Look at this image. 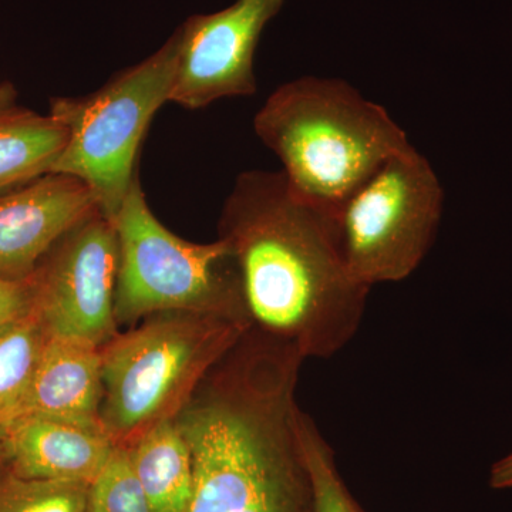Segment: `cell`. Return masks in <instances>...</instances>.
<instances>
[{
	"label": "cell",
	"mask_w": 512,
	"mask_h": 512,
	"mask_svg": "<svg viewBox=\"0 0 512 512\" xmlns=\"http://www.w3.org/2000/svg\"><path fill=\"white\" fill-rule=\"evenodd\" d=\"M305 357L249 328L175 417L190 446L187 512H316L299 441Z\"/></svg>",
	"instance_id": "obj_1"
},
{
	"label": "cell",
	"mask_w": 512,
	"mask_h": 512,
	"mask_svg": "<svg viewBox=\"0 0 512 512\" xmlns=\"http://www.w3.org/2000/svg\"><path fill=\"white\" fill-rule=\"evenodd\" d=\"M218 238L237 259L252 328L305 359H329L352 342L370 288L350 274L338 218L295 194L281 171L238 175Z\"/></svg>",
	"instance_id": "obj_2"
},
{
	"label": "cell",
	"mask_w": 512,
	"mask_h": 512,
	"mask_svg": "<svg viewBox=\"0 0 512 512\" xmlns=\"http://www.w3.org/2000/svg\"><path fill=\"white\" fill-rule=\"evenodd\" d=\"M254 130L292 191L336 218L357 188L412 146L384 107L330 77L279 86L256 113Z\"/></svg>",
	"instance_id": "obj_3"
},
{
	"label": "cell",
	"mask_w": 512,
	"mask_h": 512,
	"mask_svg": "<svg viewBox=\"0 0 512 512\" xmlns=\"http://www.w3.org/2000/svg\"><path fill=\"white\" fill-rule=\"evenodd\" d=\"M249 323L211 313H154L100 349V426L128 448L174 420Z\"/></svg>",
	"instance_id": "obj_4"
},
{
	"label": "cell",
	"mask_w": 512,
	"mask_h": 512,
	"mask_svg": "<svg viewBox=\"0 0 512 512\" xmlns=\"http://www.w3.org/2000/svg\"><path fill=\"white\" fill-rule=\"evenodd\" d=\"M111 222L120 247L114 295L119 328L171 311L211 313L251 325L231 247L220 238L195 244L173 234L151 211L140 177Z\"/></svg>",
	"instance_id": "obj_5"
},
{
	"label": "cell",
	"mask_w": 512,
	"mask_h": 512,
	"mask_svg": "<svg viewBox=\"0 0 512 512\" xmlns=\"http://www.w3.org/2000/svg\"><path fill=\"white\" fill-rule=\"evenodd\" d=\"M177 53L173 33L157 52L121 70L96 92L50 103V114L67 130L66 147L52 173L82 180L110 221L138 177V151L151 121L170 103Z\"/></svg>",
	"instance_id": "obj_6"
},
{
	"label": "cell",
	"mask_w": 512,
	"mask_h": 512,
	"mask_svg": "<svg viewBox=\"0 0 512 512\" xmlns=\"http://www.w3.org/2000/svg\"><path fill=\"white\" fill-rule=\"evenodd\" d=\"M443 208V187L429 160L413 146L394 154L339 212L350 274L370 289L409 278L429 254Z\"/></svg>",
	"instance_id": "obj_7"
},
{
	"label": "cell",
	"mask_w": 512,
	"mask_h": 512,
	"mask_svg": "<svg viewBox=\"0 0 512 512\" xmlns=\"http://www.w3.org/2000/svg\"><path fill=\"white\" fill-rule=\"evenodd\" d=\"M119 262L116 228L100 211L50 249L30 278L33 312L50 335L100 349L119 335L114 315Z\"/></svg>",
	"instance_id": "obj_8"
},
{
	"label": "cell",
	"mask_w": 512,
	"mask_h": 512,
	"mask_svg": "<svg viewBox=\"0 0 512 512\" xmlns=\"http://www.w3.org/2000/svg\"><path fill=\"white\" fill-rule=\"evenodd\" d=\"M285 0H237L194 15L175 30L177 70L170 103L201 110L215 101L256 93L254 59L265 26Z\"/></svg>",
	"instance_id": "obj_9"
},
{
	"label": "cell",
	"mask_w": 512,
	"mask_h": 512,
	"mask_svg": "<svg viewBox=\"0 0 512 512\" xmlns=\"http://www.w3.org/2000/svg\"><path fill=\"white\" fill-rule=\"evenodd\" d=\"M79 178L50 173L0 194V279L25 282L77 224L99 212Z\"/></svg>",
	"instance_id": "obj_10"
},
{
	"label": "cell",
	"mask_w": 512,
	"mask_h": 512,
	"mask_svg": "<svg viewBox=\"0 0 512 512\" xmlns=\"http://www.w3.org/2000/svg\"><path fill=\"white\" fill-rule=\"evenodd\" d=\"M0 441L15 476L89 484L116 448L100 427L45 416L5 421Z\"/></svg>",
	"instance_id": "obj_11"
},
{
	"label": "cell",
	"mask_w": 512,
	"mask_h": 512,
	"mask_svg": "<svg viewBox=\"0 0 512 512\" xmlns=\"http://www.w3.org/2000/svg\"><path fill=\"white\" fill-rule=\"evenodd\" d=\"M101 394L100 348L50 335L28 392L8 420L45 416L101 429Z\"/></svg>",
	"instance_id": "obj_12"
},
{
	"label": "cell",
	"mask_w": 512,
	"mask_h": 512,
	"mask_svg": "<svg viewBox=\"0 0 512 512\" xmlns=\"http://www.w3.org/2000/svg\"><path fill=\"white\" fill-rule=\"evenodd\" d=\"M153 512H187L194 487L190 446L174 420L158 424L127 448Z\"/></svg>",
	"instance_id": "obj_13"
},
{
	"label": "cell",
	"mask_w": 512,
	"mask_h": 512,
	"mask_svg": "<svg viewBox=\"0 0 512 512\" xmlns=\"http://www.w3.org/2000/svg\"><path fill=\"white\" fill-rule=\"evenodd\" d=\"M67 130L52 114L12 109L0 113V194L52 173Z\"/></svg>",
	"instance_id": "obj_14"
},
{
	"label": "cell",
	"mask_w": 512,
	"mask_h": 512,
	"mask_svg": "<svg viewBox=\"0 0 512 512\" xmlns=\"http://www.w3.org/2000/svg\"><path fill=\"white\" fill-rule=\"evenodd\" d=\"M50 333L35 312L0 332V424L28 392Z\"/></svg>",
	"instance_id": "obj_15"
},
{
	"label": "cell",
	"mask_w": 512,
	"mask_h": 512,
	"mask_svg": "<svg viewBox=\"0 0 512 512\" xmlns=\"http://www.w3.org/2000/svg\"><path fill=\"white\" fill-rule=\"evenodd\" d=\"M299 441L311 474L316 512H365L340 474L335 451L308 413H298Z\"/></svg>",
	"instance_id": "obj_16"
},
{
	"label": "cell",
	"mask_w": 512,
	"mask_h": 512,
	"mask_svg": "<svg viewBox=\"0 0 512 512\" xmlns=\"http://www.w3.org/2000/svg\"><path fill=\"white\" fill-rule=\"evenodd\" d=\"M89 483L35 480L9 473L0 481V512H92Z\"/></svg>",
	"instance_id": "obj_17"
},
{
	"label": "cell",
	"mask_w": 512,
	"mask_h": 512,
	"mask_svg": "<svg viewBox=\"0 0 512 512\" xmlns=\"http://www.w3.org/2000/svg\"><path fill=\"white\" fill-rule=\"evenodd\" d=\"M92 512H153L127 448L116 447L90 488Z\"/></svg>",
	"instance_id": "obj_18"
},
{
	"label": "cell",
	"mask_w": 512,
	"mask_h": 512,
	"mask_svg": "<svg viewBox=\"0 0 512 512\" xmlns=\"http://www.w3.org/2000/svg\"><path fill=\"white\" fill-rule=\"evenodd\" d=\"M33 311V288L29 281L0 279V332Z\"/></svg>",
	"instance_id": "obj_19"
},
{
	"label": "cell",
	"mask_w": 512,
	"mask_h": 512,
	"mask_svg": "<svg viewBox=\"0 0 512 512\" xmlns=\"http://www.w3.org/2000/svg\"><path fill=\"white\" fill-rule=\"evenodd\" d=\"M490 487L494 488V490H508V488H512V453L500 458L491 467Z\"/></svg>",
	"instance_id": "obj_20"
},
{
	"label": "cell",
	"mask_w": 512,
	"mask_h": 512,
	"mask_svg": "<svg viewBox=\"0 0 512 512\" xmlns=\"http://www.w3.org/2000/svg\"><path fill=\"white\" fill-rule=\"evenodd\" d=\"M16 92L9 83H0V113L15 107Z\"/></svg>",
	"instance_id": "obj_21"
},
{
	"label": "cell",
	"mask_w": 512,
	"mask_h": 512,
	"mask_svg": "<svg viewBox=\"0 0 512 512\" xmlns=\"http://www.w3.org/2000/svg\"><path fill=\"white\" fill-rule=\"evenodd\" d=\"M9 473L10 471L8 461H6L5 451H3L2 447V441H0V481H2L3 478L8 476Z\"/></svg>",
	"instance_id": "obj_22"
},
{
	"label": "cell",
	"mask_w": 512,
	"mask_h": 512,
	"mask_svg": "<svg viewBox=\"0 0 512 512\" xmlns=\"http://www.w3.org/2000/svg\"><path fill=\"white\" fill-rule=\"evenodd\" d=\"M0 83H2V82H0Z\"/></svg>",
	"instance_id": "obj_23"
}]
</instances>
